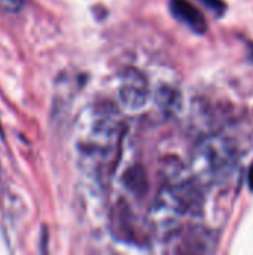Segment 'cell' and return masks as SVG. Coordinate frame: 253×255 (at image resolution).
I'll return each mask as SVG.
<instances>
[{
  "label": "cell",
  "mask_w": 253,
  "mask_h": 255,
  "mask_svg": "<svg viewBox=\"0 0 253 255\" xmlns=\"http://www.w3.org/2000/svg\"><path fill=\"white\" fill-rule=\"evenodd\" d=\"M240 143L228 133L204 136L192 149L191 169L201 185L225 181L237 166Z\"/></svg>",
  "instance_id": "6da1fadb"
},
{
  "label": "cell",
  "mask_w": 253,
  "mask_h": 255,
  "mask_svg": "<svg viewBox=\"0 0 253 255\" xmlns=\"http://www.w3.org/2000/svg\"><path fill=\"white\" fill-rule=\"evenodd\" d=\"M163 187H166L188 211L189 215L201 212L203 206V185L194 175L191 166L174 157H169L161 164Z\"/></svg>",
  "instance_id": "7a4b0ae2"
},
{
  "label": "cell",
  "mask_w": 253,
  "mask_h": 255,
  "mask_svg": "<svg viewBox=\"0 0 253 255\" xmlns=\"http://www.w3.org/2000/svg\"><path fill=\"white\" fill-rule=\"evenodd\" d=\"M151 96V88L146 76L134 69L127 67L119 75V85H118V97L121 105L128 111H139L142 109Z\"/></svg>",
  "instance_id": "3957f363"
},
{
  "label": "cell",
  "mask_w": 253,
  "mask_h": 255,
  "mask_svg": "<svg viewBox=\"0 0 253 255\" xmlns=\"http://www.w3.org/2000/svg\"><path fill=\"white\" fill-rule=\"evenodd\" d=\"M170 238H174L179 244V247L176 248L177 253H212L216 247V239L213 233L198 226L188 227L171 235Z\"/></svg>",
  "instance_id": "277c9868"
},
{
  "label": "cell",
  "mask_w": 253,
  "mask_h": 255,
  "mask_svg": "<svg viewBox=\"0 0 253 255\" xmlns=\"http://www.w3.org/2000/svg\"><path fill=\"white\" fill-rule=\"evenodd\" d=\"M170 10L176 19L188 25L192 31L203 34L207 30V22L203 13L188 0H170Z\"/></svg>",
  "instance_id": "5b68a950"
},
{
  "label": "cell",
  "mask_w": 253,
  "mask_h": 255,
  "mask_svg": "<svg viewBox=\"0 0 253 255\" xmlns=\"http://www.w3.org/2000/svg\"><path fill=\"white\" fill-rule=\"evenodd\" d=\"M134 217L130 211V206L125 200H119L112 212V230L115 236L121 241H134L136 229H134Z\"/></svg>",
  "instance_id": "8992f818"
},
{
  "label": "cell",
  "mask_w": 253,
  "mask_h": 255,
  "mask_svg": "<svg viewBox=\"0 0 253 255\" xmlns=\"http://www.w3.org/2000/svg\"><path fill=\"white\" fill-rule=\"evenodd\" d=\"M124 182H125V187L137 197H142L146 193V188H148L146 175L140 166L130 169L124 176Z\"/></svg>",
  "instance_id": "52a82bcc"
},
{
  "label": "cell",
  "mask_w": 253,
  "mask_h": 255,
  "mask_svg": "<svg viewBox=\"0 0 253 255\" xmlns=\"http://www.w3.org/2000/svg\"><path fill=\"white\" fill-rule=\"evenodd\" d=\"M177 99H179V96H177V93L174 91V90H171L170 87L167 88H163L161 91H160V94H158V103H160V106L163 108V109H166V111H173V108H174V105L177 103Z\"/></svg>",
  "instance_id": "ba28073f"
},
{
  "label": "cell",
  "mask_w": 253,
  "mask_h": 255,
  "mask_svg": "<svg viewBox=\"0 0 253 255\" xmlns=\"http://www.w3.org/2000/svg\"><path fill=\"white\" fill-rule=\"evenodd\" d=\"M203 4H206L213 13H216V15H224V12H225V9H227V6H225V3H224V0H200Z\"/></svg>",
  "instance_id": "9c48e42d"
},
{
  "label": "cell",
  "mask_w": 253,
  "mask_h": 255,
  "mask_svg": "<svg viewBox=\"0 0 253 255\" xmlns=\"http://www.w3.org/2000/svg\"><path fill=\"white\" fill-rule=\"evenodd\" d=\"M249 57H251V60L253 61V42L249 43Z\"/></svg>",
  "instance_id": "30bf717a"
}]
</instances>
